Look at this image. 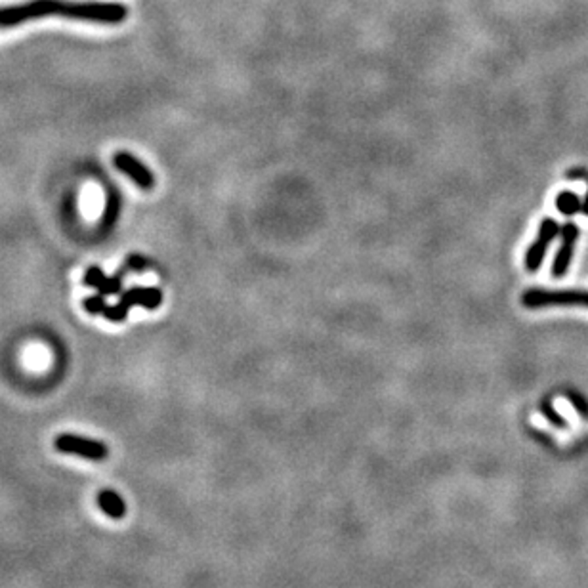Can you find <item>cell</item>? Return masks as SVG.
Returning a JSON list of instances; mask_svg holds the SVG:
<instances>
[{
  "label": "cell",
  "mask_w": 588,
  "mask_h": 588,
  "mask_svg": "<svg viewBox=\"0 0 588 588\" xmlns=\"http://www.w3.org/2000/svg\"><path fill=\"white\" fill-rule=\"evenodd\" d=\"M96 503H98L99 510L113 520H122L126 516V503L117 491L101 489L96 497Z\"/></svg>",
  "instance_id": "ba28073f"
},
{
  "label": "cell",
  "mask_w": 588,
  "mask_h": 588,
  "mask_svg": "<svg viewBox=\"0 0 588 588\" xmlns=\"http://www.w3.org/2000/svg\"><path fill=\"white\" fill-rule=\"evenodd\" d=\"M582 212L588 216V189H587V197H585V201H582Z\"/></svg>",
  "instance_id": "2e32d148"
},
{
  "label": "cell",
  "mask_w": 588,
  "mask_h": 588,
  "mask_svg": "<svg viewBox=\"0 0 588 588\" xmlns=\"http://www.w3.org/2000/svg\"><path fill=\"white\" fill-rule=\"evenodd\" d=\"M107 275L104 273V270L101 268H98V266H92V268H88L86 270V273H84L83 277V283L86 285V287L94 288V291H98L99 285L104 283V279H106Z\"/></svg>",
  "instance_id": "5bb4252c"
},
{
  "label": "cell",
  "mask_w": 588,
  "mask_h": 588,
  "mask_svg": "<svg viewBox=\"0 0 588 588\" xmlns=\"http://www.w3.org/2000/svg\"><path fill=\"white\" fill-rule=\"evenodd\" d=\"M521 304L529 309L548 308V306H585L588 308V291H544L531 288L521 294Z\"/></svg>",
  "instance_id": "7a4b0ae2"
},
{
  "label": "cell",
  "mask_w": 588,
  "mask_h": 588,
  "mask_svg": "<svg viewBox=\"0 0 588 588\" xmlns=\"http://www.w3.org/2000/svg\"><path fill=\"white\" fill-rule=\"evenodd\" d=\"M121 302L129 308L132 306H142L145 309H157L163 304V291L157 287H132L129 291H122Z\"/></svg>",
  "instance_id": "52a82bcc"
},
{
  "label": "cell",
  "mask_w": 588,
  "mask_h": 588,
  "mask_svg": "<svg viewBox=\"0 0 588 588\" xmlns=\"http://www.w3.org/2000/svg\"><path fill=\"white\" fill-rule=\"evenodd\" d=\"M122 268H124L126 272H145V270H149L151 264L147 258L140 256V254H130V256H126V260H124Z\"/></svg>",
  "instance_id": "9a60e30c"
},
{
  "label": "cell",
  "mask_w": 588,
  "mask_h": 588,
  "mask_svg": "<svg viewBox=\"0 0 588 588\" xmlns=\"http://www.w3.org/2000/svg\"><path fill=\"white\" fill-rule=\"evenodd\" d=\"M556 209H558L564 216H575L577 212L582 211V201L579 199L577 193L562 191V193L556 197Z\"/></svg>",
  "instance_id": "9c48e42d"
},
{
  "label": "cell",
  "mask_w": 588,
  "mask_h": 588,
  "mask_svg": "<svg viewBox=\"0 0 588 588\" xmlns=\"http://www.w3.org/2000/svg\"><path fill=\"white\" fill-rule=\"evenodd\" d=\"M54 445L60 452L76 455V457H83V459L94 460V462L106 460L107 455H109V449L104 441L83 438V436H76V434H60Z\"/></svg>",
  "instance_id": "3957f363"
},
{
  "label": "cell",
  "mask_w": 588,
  "mask_h": 588,
  "mask_svg": "<svg viewBox=\"0 0 588 588\" xmlns=\"http://www.w3.org/2000/svg\"><path fill=\"white\" fill-rule=\"evenodd\" d=\"M48 15H60L75 22L117 25L126 19L129 10L121 2L106 0H29L25 4L0 8V29H10Z\"/></svg>",
  "instance_id": "6da1fadb"
},
{
  "label": "cell",
  "mask_w": 588,
  "mask_h": 588,
  "mask_svg": "<svg viewBox=\"0 0 588 588\" xmlns=\"http://www.w3.org/2000/svg\"><path fill=\"white\" fill-rule=\"evenodd\" d=\"M577 241H579V226L569 222L566 226L562 227V245H560L558 252L554 256V262H552V275L560 279L564 277L571 266V260L575 256V247H577Z\"/></svg>",
  "instance_id": "8992f818"
},
{
  "label": "cell",
  "mask_w": 588,
  "mask_h": 588,
  "mask_svg": "<svg viewBox=\"0 0 588 588\" xmlns=\"http://www.w3.org/2000/svg\"><path fill=\"white\" fill-rule=\"evenodd\" d=\"M113 165L119 172L129 176L140 189L149 191L155 186V176L149 170V166L144 165L140 158L134 157L129 151H117L113 155Z\"/></svg>",
  "instance_id": "5b68a950"
},
{
  "label": "cell",
  "mask_w": 588,
  "mask_h": 588,
  "mask_svg": "<svg viewBox=\"0 0 588 588\" xmlns=\"http://www.w3.org/2000/svg\"><path fill=\"white\" fill-rule=\"evenodd\" d=\"M130 313V308L126 306V304H122V302H119V304H113V306H109L107 304L106 311L101 313V316L106 317L107 321H111V323H122L126 317H129Z\"/></svg>",
  "instance_id": "7c38bea8"
},
{
  "label": "cell",
  "mask_w": 588,
  "mask_h": 588,
  "mask_svg": "<svg viewBox=\"0 0 588 588\" xmlns=\"http://www.w3.org/2000/svg\"><path fill=\"white\" fill-rule=\"evenodd\" d=\"M119 209H121L119 195H117V193H109V195H107L106 212H104V226L109 227L111 224H115V220L119 216Z\"/></svg>",
  "instance_id": "8fae6325"
},
{
  "label": "cell",
  "mask_w": 588,
  "mask_h": 588,
  "mask_svg": "<svg viewBox=\"0 0 588 588\" xmlns=\"http://www.w3.org/2000/svg\"><path fill=\"white\" fill-rule=\"evenodd\" d=\"M83 308L90 313V316H98V313H104L107 308L106 296L104 294H94V296H88L83 300Z\"/></svg>",
  "instance_id": "4fadbf2b"
},
{
  "label": "cell",
  "mask_w": 588,
  "mask_h": 588,
  "mask_svg": "<svg viewBox=\"0 0 588 588\" xmlns=\"http://www.w3.org/2000/svg\"><path fill=\"white\" fill-rule=\"evenodd\" d=\"M124 273H126V270L121 268L115 275H107L106 279H104V283L99 285L98 293L104 294V296H121L122 277H124Z\"/></svg>",
  "instance_id": "30bf717a"
},
{
  "label": "cell",
  "mask_w": 588,
  "mask_h": 588,
  "mask_svg": "<svg viewBox=\"0 0 588 588\" xmlns=\"http://www.w3.org/2000/svg\"><path fill=\"white\" fill-rule=\"evenodd\" d=\"M560 229H562V227L558 226V222L554 218H544L543 222H541L537 239L531 243V247H529L528 252H525V260H523V266H525L528 272L535 273L537 270H541L550 243L562 234Z\"/></svg>",
  "instance_id": "277c9868"
}]
</instances>
